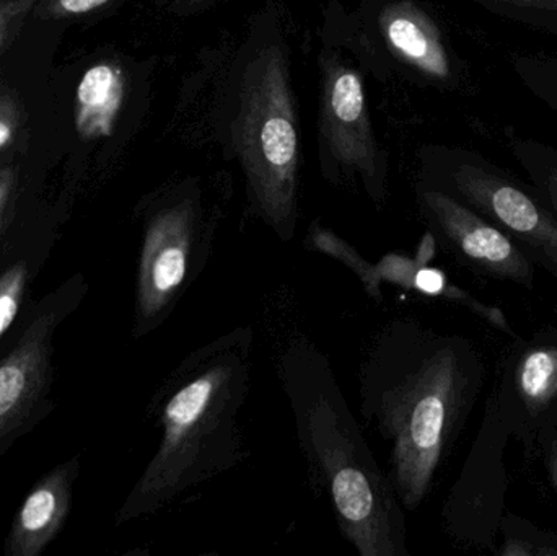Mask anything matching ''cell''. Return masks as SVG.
Returning a JSON list of instances; mask_svg holds the SVG:
<instances>
[{"label": "cell", "instance_id": "12", "mask_svg": "<svg viewBox=\"0 0 557 556\" xmlns=\"http://www.w3.org/2000/svg\"><path fill=\"white\" fill-rule=\"evenodd\" d=\"M81 467V456H72L35 483L13 516L3 542L5 556H39L61 534Z\"/></svg>", "mask_w": 557, "mask_h": 556}, {"label": "cell", "instance_id": "7", "mask_svg": "<svg viewBox=\"0 0 557 556\" xmlns=\"http://www.w3.org/2000/svg\"><path fill=\"white\" fill-rule=\"evenodd\" d=\"M317 67L321 176L334 188L360 193L382 211L389 198V156L373 127L366 75L346 52L324 42Z\"/></svg>", "mask_w": 557, "mask_h": 556}, {"label": "cell", "instance_id": "19", "mask_svg": "<svg viewBox=\"0 0 557 556\" xmlns=\"http://www.w3.org/2000/svg\"><path fill=\"white\" fill-rule=\"evenodd\" d=\"M38 0H0V54L16 35Z\"/></svg>", "mask_w": 557, "mask_h": 556}, {"label": "cell", "instance_id": "9", "mask_svg": "<svg viewBox=\"0 0 557 556\" xmlns=\"http://www.w3.org/2000/svg\"><path fill=\"white\" fill-rule=\"evenodd\" d=\"M425 185L442 189L520 242L557 276V218L529 193L458 153L425 157Z\"/></svg>", "mask_w": 557, "mask_h": 556}, {"label": "cell", "instance_id": "18", "mask_svg": "<svg viewBox=\"0 0 557 556\" xmlns=\"http://www.w3.org/2000/svg\"><path fill=\"white\" fill-rule=\"evenodd\" d=\"M120 2L123 0H38L35 9L45 18H72L94 15Z\"/></svg>", "mask_w": 557, "mask_h": 556}, {"label": "cell", "instance_id": "23", "mask_svg": "<svg viewBox=\"0 0 557 556\" xmlns=\"http://www.w3.org/2000/svg\"><path fill=\"white\" fill-rule=\"evenodd\" d=\"M546 470L557 495V436L546 447Z\"/></svg>", "mask_w": 557, "mask_h": 556}, {"label": "cell", "instance_id": "13", "mask_svg": "<svg viewBox=\"0 0 557 556\" xmlns=\"http://www.w3.org/2000/svg\"><path fill=\"white\" fill-rule=\"evenodd\" d=\"M137 72L120 55H108L82 75L75 94V127L85 140L111 139L134 110Z\"/></svg>", "mask_w": 557, "mask_h": 556}, {"label": "cell", "instance_id": "22", "mask_svg": "<svg viewBox=\"0 0 557 556\" xmlns=\"http://www.w3.org/2000/svg\"><path fill=\"white\" fill-rule=\"evenodd\" d=\"M232 0H170L169 12L178 18H195Z\"/></svg>", "mask_w": 557, "mask_h": 556}, {"label": "cell", "instance_id": "2", "mask_svg": "<svg viewBox=\"0 0 557 556\" xmlns=\"http://www.w3.org/2000/svg\"><path fill=\"white\" fill-rule=\"evenodd\" d=\"M468 339L412 317L373 335L359 366L360 415L388 447V473L406 511L424 503L480 391Z\"/></svg>", "mask_w": 557, "mask_h": 556}, {"label": "cell", "instance_id": "10", "mask_svg": "<svg viewBox=\"0 0 557 556\" xmlns=\"http://www.w3.org/2000/svg\"><path fill=\"white\" fill-rule=\"evenodd\" d=\"M494 417L529 453L557 436V332L519 343L504 361Z\"/></svg>", "mask_w": 557, "mask_h": 556}, {"label": "cell", "instance_id": "16", "mask_svg": "<svg viewBox=\"0 0 557 556\" xmlns=\"http://www.w3.org/2000/svg\"><path fill=\"white\" fill-rule=\"evenodd\" d=\"M490 12L535 28L557 32V0H474Z\"/></svg>", "mask_w": 557, "mask_h": 556}, {"label": "cell", "instance_id": "11", "mask_svg": "<svg viewBox=\"0 0 557 556\" xmlns=\"http://www.w3.org/2000/svg\"><path fill=\"white\" fill-rule=\"evenodd\" d=\"M416 196L428 231L451 257L484 276L532 287V260L506 232L434 186L419 183Z\"/></svg>", "mask_w": 557, "mask_h": 556}, {"label": "cell", "instance_id": "5", "mask_svg": "<svg viewBox=\"0 0 557 556\" xmlns=\"http://www.w3.org/2000/svg\"><path fill=\"white\" fill-rule=\"evenodd\" d=\"M234 196L231 173H188L147 193L136 208L140 224L133 336L165 325L214 254Z\"/></svg>", "mask_w": 557, "mask_h": 556}, {"label": "cell", "instance_id": "1", "mask_svg": "<svg viewBox=\"0 0 557 556\" xmlns=\"http://www.w3.org/2000/svg\"><path fill=\"white\" fill-rule=\"evenodd\" d=\"M206 136L240 170L251 218L288 244L300 219L301 134L284 9L264 0L191 82Z\"/></svg>", "mask_w": 557, "mask_h": 556}, {"label": "cell", "instance_id": "4", "mask_svg": "<svg viewBox=\"0 0 557 556\" xmlns=\"http://www.w3.org/2000/svg\"><path fill=\"white\" fill-rule=\"evenodd\" d=\"M276 374L308 482L326 496L341 535L359 556H409L406 509L367 444L331 359L308 336L294 333L281 343Z\"/></svg>", "mask_w": 557, "mask_h": 556}, {"label": "cell", "instance_id": "15", "mask_svg": "<svg viewBox=\"0 0 557 556\" xmlns=\"http://www.w3.org/2000/svg\"><path fill=\"white\" fill-rule=\"evenodd\" d=\"M305 248L333 258L337 263L344 264L362 284L367 296L376 304H383V284L376 274L375 263H370L366 257L357 251L349 242L336 234L333 228L326 227L320 219H314L308 225Z\"/></svg>", "mask_w": 557, "mask_h": 556}, {"label": "cell", "instance_id": "3", "mask_svg": "<svg viewBox=\"0 0 557 556\" xmlns=\"http://www.w3.org/2000/svg\"><path fill=\"white\" fill-rule=\"evenodd\" d=\"M255 333L235 326L193 349L150 398L159 446L116 515V526L152 518L248 457L240 415L253 381Z\"/></svg>", "mask_w": 557, "mask_h": 556}, {"label": "cell", "instance_id": "21", "mask_svg": "<svg viewBox=\"0 0 557 556\" xmlns=\"http://www.w3.org/2000/svg\"><path fill=\"white\" fill-rule=\"evenodd\" d=\"M20 111L9 94H0V152L12 146L18 134Z\"/></svg>", "mask_w": 557, "mask_h": 556}, {"label": "cell", "instance_id": "6", "mask_svg": "<svg viewBox=\"0 0 557 556\" xmlns=\"http://www.w3.org/2000/svg\"><path fill=\"white\" fill-rule=\"evenodd\" d=\"M320 39L346 52L373 81L454 88L458 69L437 20L421 0H326Z\"/></svg>", "mask_w": 557, "mask_h": 556}, {"label": "cell", "instance_id": "8", "mask_svg": "<svg viewBox=\"0 0 557 556\" xmlns=\"http://www.w3.org/2000/svg\"><path fill=\"white\" fill-rule=\"evenodd\" d=\"M88 283L74 274L29 307L13 345L0 358V456L52 411L54 339L78 309Z\"/></svg>", "mask_w": 557, "mask_h": 556}, {"label": "cell", "instance_id": "20", "mask_svg": "<svg viewBox=\"0 0 557 556\" xmlns=\"http://www.w3.org/2000/svg\"><path fill=\"white\" fill-rule=\"evenodd\" d=\"M16 193H18V173L13 166H2L0 169V245L3 244L10 219H12Z\"/></svg>", "mask_w": 557, "mask_h": 556}, {"label": "cell", "instance_id": "14", "mask_svg": "<svg viewBox=\"0 0 557 556\" xmlns=\"http://www.w3.org/2000/svg\"><path fill=\"white\" fill-rule=\"evenodd\" d=\"M48 250L7 247L0 250V358L13 345L23 322L32 283Z\"/></svg>", "mask_w": 557, "mask_h": 556}, {"label": "cell", "instance_id": "17", "mask_svg": "<svg viewBox=\"0 0 557 556\" xmlns=\"http://www.w3.org/2000/svg\"><path fill=\"white\" fill-rule=\"evenodd\" d=\"M522 162L529 169L533 182L536 183L543 201L557 218V157L549 149H527L522 152Z\"/></svg>", "mask_w": 557, "mask_h": 556}]
</instances>
